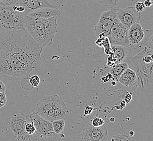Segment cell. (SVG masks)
Listing matches in <instances>:
<instances>
[{
	"mask_svg": "<svg viewBox=\"0 0 153 141\" xmlns=\"http://www.w3.org/2000/svg\"><path fill=\"white\" fill-rule=\"evenodd\" d=\"M18 3L25 8L26 14L44 7L57 8L56 0H19Z\"/></svg>",
	"mask_w": 153,
	"mask_h": 141,
	"instance_id": "cell-12",
	"label": "cell"
},
{
	"mask_svg": "<svg viewBox=\"0 0 153 141\" xmlns=\"http://www.w3.org/2000/svg\"><path fill=\"white\" fill-rule=\"evenodd\" d=\"M100 82H108V80L106 79V76H102L101 78H100Z\"/></svg>",
	"mask_w": 153,
	"mask_h": 141,
	"instance_id": "cell-34",
	"label": "cell"
},
{
	"mask_svg": "<svg viewBox=\"0 0 153 141\" xmlns=\"http://www.w3.org/2000/svg\"><path fill=\"white\" fill-rule=\"evenodd\" d=\"M88 7L94 12L102 13L115 7L112 0H86Z\"/></svg>",
	"mask_w": 153,
	"mask_h": 141,
	"instance_id": "cell-16",
	"label": "cell"
},
{
	"mask_svg": "<svg viewBox=\"0 0 153 141\" xmlns=\"http://www.w3.org/2000/svg\"><path fill=\"white\" fill-rule=\"evenodd\" d=\"M116 17L124 26L129 29L133 24L139 22L141 15L134 7L129 6L124 9L117 8Z\"/></svg>",
	"mask_w": 153,
	"mask_h": 141,
	"instance_id": "cell-11",
	"label": "cell"
},
{
	"mask_svg": "<svg viewBox=\"0 0 153 141\" xmlns=\"http://www.w3.org/2000/svg\"><path fill=\"white\" fill-rule=\"evenodd\" d=\"M19 0H0V6H12L18 3Z\"/></svg>",
	"mask_w": 153,
	"mask_h": 141,
	"instance_id": "cell-26",
	"label": "cell"
},
{
	"mask_svg": "<svg viewBox=\"0 0 153 141\" xmlns=\"http://www.w3.org/2000/svg\"><path fill=\"white\" fill-rule=\"evenodd\" d=\"M128 68H129V66L127 62H121L112 66L109 73L112 75L114 79L117 81L119 77Z\"/></svg>",
	"mask_w": 153,
	"mask_h": 141,
	"instance_id": "cell-19",
	"label": "cell"
},
{
	"mask_svg": "<svg viewBox=\"0 0 153 141\" xmlns=\"http://www.w3.org/2000/svg\"><path fill=\"white\" fill-rule=\"evenodd\" d=\"M109 121L110 122H114L115 121V118L114 117H111L110 118V119H109Z\"/></svg>",
	"mask_w": 153,
	"mask_h": 141,
	"instance_id": "cell-37",
	"label": "cell"
},
{
	"mask_svg": "<svg viewBox=\"0 0 153 141\" xmlns=\"http://www.w3.org/2000/svg\"><path fill=\"white\" fill-rule=\"evenodd\" d=\"M40 78L38 75H34L29 77V82L30 85L32 88H38L40 83Z\"/></svg>",
	"mask_w": 153,
	"mask_h": 141,
	"instance_id": "cell-23",
	"label": "cell"
},
{
	"mask_svg": "<svg viewBox=\"0 0 153 141\" xmlns=\"http://www.w3.org/2000/svg\"><path fill=\"white\" fill-rule=\"evenodd\" d=\"M135 48L119 45H111L110 53L115 60V65L121 62H128L132 58V52Z\"/></svg>",
	"mask_w": 153,
	"mask_h": 141,
	"instance_id": "cell-13",
	"label": "cell"
},
{
	"mask_svg": "<svg viewBox=\"0 0 153 141\" xmlns=\"http://www.w3.org/2000/svg\"><path fill=\"white\" fill-rule=\"evenodd\" d=\"M6 90V87L4 84L0 80V92H5Z\"/></svg>",
	"mask_w": 153,
	"mask_h": 141,
	"instance_id": "cell-33",
	"label": "cell"
},
{
	"mask_svg": "<svg viewBox=\"0 0 153 141\" xmlns=\"http://www.w3.org/2000/svg\"><path fill=\"white\" fill-rule=\"evenodd\" d=\"M83 139L86 141H109L107 127L105 124L95 127L88 123L82 130Z\"/></svg>",
	"mask_w": 153,
	"mask_h": 141,
	"instance_id": "cell-10",
	"label": "cell"
},
{
	"mask_svg": "<svg viewBox=\"0 0 153 141\" xmlns=\"http://www.w3.org/2000/svg\"><path fill=\"white\" fill-rule=\"evenodd\" d=\"M134 134H135V133H134V131H133V130H130L129 132V135L130 137H133V136H134Z\"/></svg>",
	"mask_w": 153,
	"mask_h": 141,
	"instance_id": "cell-35",
	"label": "cell"
},
{
	"mask_svg": "<svg viewBox=\"0 0 153 141\" xmlns=\"http://www.w3.org/2000/svg\"><path fill=\"white\" fill-rule=\"evenodd\" d=\"M35 112L41 117L52 122L58 119H66L69 111L62 97L52 94L39 102Z\"/></svg>",
	"mask_w": 153,
	"mask_h": 141,
	"instance_id": "cell-3",
	"label": "cell"
},
{
	"mask_svg": "<svg viewBox=\"0 0 153 141\" xmlns=\"http://www.w3.org/2000/svg\"><path fill=\"white\" fill-rule=\"evenodd\" d=\"M25 131L27 135V141H34L36 133V126L33 122L30 115H27Z\"/></svg>",
	"mask_w": 153,
	"mask_h": 141,
	"instance_id": "cell-18",
	"label": "cell"
},
{
	"mask_svg": "<svg viewBox=\"0 0 153 141\" xmlns=\"http://www.w3.org/2000/svg\"><path fill=\"white\" fill-rule=\"evenodd\" d=\"M96 109L94 108H92V106H86L85 109L84 110V115L85 116L91 115L92 112H93L94 110H96Z\"/></svg>",
	"mask_w": 153,
	"mask_h": 141,
	"instance_id": "cell-30",
	"label": "cell"
},
{
	"mask_svg": "<svg viewBox=\"0 0 153 141\" xmlns=\"http://www.w3.org/2000/svg\"><path fill=\"white\" fill-rule=\"evenodd\" d=\"M60 137H62V138H64V135L63 134H60Z\"/></svg>",
	"mask_w": 153,
	"mask_h": 141,
	"instance_id": "cell-39",
	"label": "cell"
},
{
	"mask_svg": "<svg viewBox=\"0 0 153 141\" xmlns=\"http://www.w3.org/2000/svg\"><path fill=\"white\" fill-rule=\"evenodd\" d=\"M54 131L56 134H59L62 131L65 127V119H58L52 122Z\"/></svg>",
	"mask_w": 153,
	"mask_h": 141,
	"instance_id": "cell-20",
	"label": "cell"
},
{
	"mask_svg": "<svg viewBox=\"0 0 153 141\" xmlns=\"http://www.w3.org/2000/svg\"><path fill=\"white\" fill-rule=\"evenodd\" d=\"M117 8H112L105 12H102L100 20L94 26V33L96 37L100 33L104 34L107 36L110 33L114 21L116 18Z\"/></svg>",
	"mask_w": 153,
	"mask_h": 141,
	"instance_id": "cell-8",
	"label": "cell"
},
{
	"mask_svg": "<svg viewBox=\"0 0 153 141\" xmlns=\"http://www.w3.org/2000/svg\"><path fill=\"white\" fill-rule=\"evenodd\" d=\"M112 81H111V84L112 86L116 85V81L114 79L112 80Z\"/></svg>",
	"mask_w": 153,
	"mask_h": 141,
	"instance_id": "cell-36",
	"label": "cell"
},
{
	"mask_svg": "<svg viewBox=\"0 0 153 141\" xmlns=\"http://www.w3.org/2000/svg\"><path fill=\"white\" fill-rule=\"evenodd\" d=\"M27 115L24 113L14 114L9 122V126L15 138L19 141H27L25 131Z\"/></svg>",
	"mask_w": 153,
	"mask_h": 141,
	"instance_id": "cell-9",
	"label": "cell"
},
{
	"mask_svg": "<svg viewBox=\"0 0 153 141\" xmlns=\"http://www.w3.org/2000/svg\"><path fill=\"white\" fill-rule=\"evenodd\" d=\"M30 116L36 128L34 141H53L56 140L58 135L54 131L52 122L41 117L35 111Z\"/></svg>",
	"mask_w": 153,
	"mask_h": 141,
	"instance_id": "cell-6",
	"label": "cell"
},
{
	"mask_svg": "<svg viewBox=\"0 0 153 141\" xmlns=\"http://www.w3.org/2000/svg\"><path fill=\"white\" fill-rule=\"evenodd\" d=\"M59 16L47 19L36 18L26 15L24 26L27 32L43 48L50 46L57 32V20Z\"/></svg>",
	"mask_w": 153,
	"mask_h": 141,
	"instance_id": "cell-2",
	"label": "cell"
},
{
	"mask_svg": "<svg viewBox=\"0 0 153 141\" xmlns=\"http://www.w3.org/2000/svg\"><path fill=\"white\" fill-rule=\"evenodd\" d=\"M126 104L123 100H118L117 103H116L115 106H114V108L116 109V110H122L126 107Z\"/></svg>",
	"mask_w": 153,
	"mask_h": 141,
	"instance_id": "cell-27",
	"label": "cell"
},
{
	"mask_svg": "<svg viewBox=\"0 0 153 141\" xmlns=\"http://www.w3.org/2000/svg\"><path fill=\"white\" fill-rule=\"evenodd\" d=\"M144 36V30L138 22L133 24L128 29V37L130 46L134 48L143 40Z\"/></svg>",
	"mask_w": 153,
	"mask_h": 141,
	"instance_id": "cell-14",
	"label": "cell"
},
{
	"mask_svg": "<svg viewBox=\"0 0 153 141\" xmlns=\"http://www.w3.org/2000/svg\"><path fill=\"white\" fill-rule=\"evenodd\" d=\"M90 124L92 126L98 127V126H102L103 125L105 124V122L102 118L98 117V116H94L92 118Z\"/></svg>",
	"mask_w": 153,
	"mask_h": 141,
	"instance_id": "cell-21",
	"label": "cell"
},
{
	"mask_svg": "<svg viewBox=\"0 0 153 141\" xmlns=\"http://www.w3.org/2000/svg\"><path fill=\"white\" fill-rule=\"evenodd\" d=\"M27 15L36 18L47 19L61 15V12L58 8L44 7L36 9L27 14Z\"/></svg>",
	"mask_w": 153,
	"mask_h": 141,
	"instance_id": "cell-15",
	"label": "cell"
},
{
	"mask_svg": "<svg viewBox=\"0 0 153 141\" xmlns=\"http://www.w3.org/2000/svg\"><path fill=\"white\" fill-rule=\"evenodd\" d=\"M7 103V97L4 92H0V108H2Z\"/></svg>",
	"mask_w": 153,
	"mask_h": 141,
	"instance_id": "cell-29",
	"label": "cell"
},
{
	"mask_svg": "<svg viewBox=\"0 0 153 141\" xmlns=\"http://www.w3.org/2000/svg\"><path fill=\"white\" fill-rule=\"evenodd\" d=\"M0 44L31 71L42 64L41 54L44 48L25 30L0 32Z\"/></svg>",
	"mask_w": 153,
	"mask_h": 141,
	"instance_id": "cell-1",
	"label": "cell"
},
{
	"mask_svg": "<svg viewBox=\"0 0 153 141\" xmlns=\"http://www.w3.org/2000/svg\"><path fill=\"white\" fill-rule=\"evenodd\" d=\"M132 92H129L128 91H124V92L121 95L122 100H123L126 103H129L132 100Z\"/></svg>",
	"mask_w": 153,
	"mask_h": 141,
	"instance_id": "cell-24",
	"label": "cell"
},
{
	"mask_svg": "<svg viewBox=\"0 0 153 141\" xmlns=\"http://www.w3.org/2000/svg\"><path fill=\"white\" fill-rule=\"evenodd\" d=\"M25 8L18 3L12 6H0V32L25 30Z\"/></svg>",
	"mask_w": 153,
	"mask_h": 141,
	"instance_id": "cell-4",
	"label": "cell"
},
{
	"mask_svg": "<svg viewBox=\"0 0 153 141\" xmlns=\"http://www.w3.org/2000/svg\"><path fill=\"white\" fill-rule=\"evenodd\" d=\"M117 82L128 88L138 84V79L136 74L134 70L129 68L124 70L119 77Z\"/></svg>",
	"mask_w": 153,
	"mask_h": 141,
	"instance_id": "cell-17",
	"label": "cell"
},
{
	"mask_svg": "<svg viewBox=\"0 0 153 141\" xmlns=\"http://www.w3.org/2000/svg\"><path fill=\"white\" fill-rule=\"evenodd\" d=\"M111 141H130V139L127 135H120L114 136Z\"/></svg>",
	"mask_w": 153,
	"mask_h": 141,
	"instance_id": "cell-28",
	"label": "cell"
},
{
	"mask_svg": "<svg viewBox=\"0 0 153 141\" xmlns=\"http://www.w3.org/2000/svg\"><path fill=\"white\" fill-rule=\"evenodd\" d=\"M102 47H103L104 48V52L105 54L108 55L111 50V45L110 44V42L109 41V39L107 36L103 39L102 44Z\"/></svg>",
	"mask_w": 153,
	"mask_h": 141,
	"instance_id": "cell-22",
	"label": "cell"
},
{
	"mask_svg": "<svg viewBox=\"0 0 153 141\" xmlns=\"http://www.w3.org/2000/svg\"><path fill=\"white\" fill-rule=\"evenodd\" d=\"M103 39L104 38H100L98 37L97 40L95 41L96 45H97V46L100 47H102V44Z\"/></svg>",
	"mask_w": 153,
	"mask_h": 141,
	"instance_id": "cell-32",
	"label": "cell"
},
{
	"mask_svg": "<svg viewBox=\"0 0 153 141\" xmlns=\"http://www.w3.org/2000/svg\"><path fill=\"white\" fill-rule=\"evenodd\" d=\"M134 8L137 12L140 13V12H143L144 9H146V7L144 6V3L143 1H138L136 2Z\"/></svg>",
	"mask_w": 153,
	"mask_h": 141,
	"instance_id": "cell-25",
	"label": "cell"
},
{
	"mask_svg": "<svg viewBox=\"0 0 153 141\" xmlns=\"http://www.w3.org/2000/svg\"><path fill=\"white\" fill-rule=\"evenodd\" d=\"M120 1H121V0H112V1H113L114 3L115 4V6L117 4L118 2Z\"/></svg>",
	"mask_w": 153,
	"mask_h": 141,
	"instance_id": "cell-38",
	"label": "cell"
},
{
	"mask_svg": "<svg viewBox=\"0 0 153 141\" xmlns=\"http://www.w3.org/2000/svg\"><path fill=\"white\" fill-rule=\"evenodd\" d=\"M128 28L124 26L117 17L115 18L110 33L107 36L111 45L131 47L128 37Z\"/></svg>",
	"mask_w": 153,
	"mask_h": 141,
	"instance_id": "cell-7",
	"label": "cell"
},
{
	"mask_svg": "<svg viewBox=\"0 0 153 141\" xmlns=\"http://www.w3.org/2000/svg\"><path fill=\"white\" fill-rule=\"evenodd\" d=\"M143 3H144L145 7H147V8L150 7L151 6L153 5V2H152V0H145L143 2Z\"/></svg>",
	"mask_w": 153,
	"mask_h": 141,
	"instance_id": "cell-31",
	"label": "cell"
},
{
	"mask_svg": "<svg viewBox=\"0 0 153 141\" xmlns=\"http://www.w3.org/2000/svg\"><path fill=\"white\" fill-rule=\"evenodd\" d=\"M32 71L24 66L10 51L0 44V72L11 76L28 75Z\"/></svg>",
	"mask_w": 153,
	"mask_h": 141,
	"instance_id": "cell-5",
	"label": "cell"
}]
</instances>
